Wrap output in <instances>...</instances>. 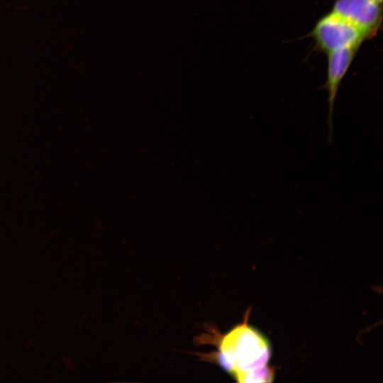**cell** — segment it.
Returning a JSON list of instances; mask_svg holds the SVG:
<instances>
[{
    "instance_id": "cell-1",
    "label": "cell",
    "mask_w": 383,
    "mask_h": 383,
    "mask_svg": "<svg viewBox=\"0 0 383 383\" xmlns=\"http://www.w3.org/2000/svg\"><path fill=\"white\" fill-rule=\"evenodd\" d=\"M197 339L211 344L216 350L202 354L201 358L216 362L238 382L250 373L266 367L271 356L269 341L245 319L226 333L207 327Z\"/></svg>"
},
{
    "instance_id": "cell-2",
    "label": "cell",
    "mask_w": 383,
    "mask_h": 383,
    "mask_svg": "<svg viewBox=\"0 0 383 383\" xmlns=\"http://www.w3.org/2000/svg\"><path fill=\"white\" fill-rule=\"evenodd\" d=\"M316 47L328 54L350 47H360L369 38L358 27L333 11L326 14L316 23L309 34Z\"/></svg>"
},
{
    "instance_id": "cell-3",
    "label": "cell",
    "mask_w": 383,
    "mask_h": 383,
    "mask_svg": "<svg viewBox=\"0 0 383 383\" xmlns=\"http://www.w3.org/2000/svg\"><path fill=\"white\" fill-rule=\"evenodd\" d=\"M360 47L342 48L327 54V78L323 87L328 92V111L327 126L328 140L332 144L333 140V115L334 103L342 79L347 73Z\"/></svg>"
},
{
    "instance_id": "cell-4",
    "label": "cell",
    "mask_w": 383,
    "mask_h": 383,
    "mask_svg": "<svg viewBox=\"0 0 383 383\" xmlns=\"http://www.w3.org/2000/svg\"><path fill=\"white\" fill-rule=\"evenodd\" d=\"M332 11L358 27L369 38L381 26V5L372 0H336Z\"/></svg>"
},
{
    "instance_id": "cell-5",
    "label": "cell",
    "mask_w": 383,
    "mask_h": 383,
    "mask_svg": "<svg viewBox=\"0 0 383 383\" xmlns=\"http://www.w3.org/2000/svg\"><path fill=\"white\" fill-rule=\"evenodd\" d=\"M374 2L377 3V4H379L381 5L382 3V0H372Z\"/></svg>"
}]
</instances>
